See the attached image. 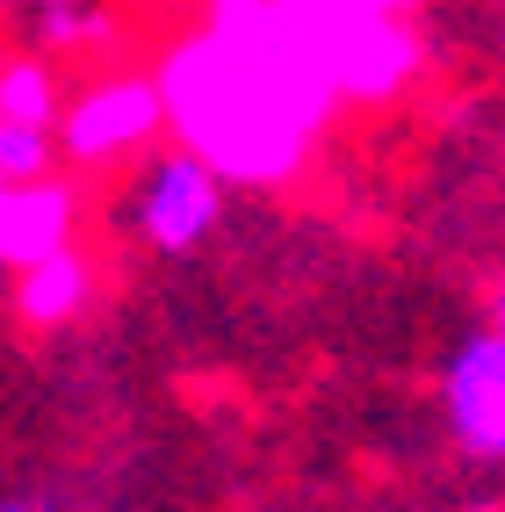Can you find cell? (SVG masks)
<instances>
[{
  "instance_id": "8992f818",
  "label": "cell",
  "mask_w": 505,
  "mask_h": 512,
  "mask_svg": "<svg viewBox=\"0 0 505 512\" xmlns=\"http://www.w3.org/2000/svg\"><path fill=\"white\" fill-rule=\"evenodd\" d=\"M80 217L87 202L73 181H0V267L22 275V267H37L51 253H73L80 246Z\"/></svg>"
},
{
  "instance_id": "4fadbf2b",
  "label": "cell",
  "mask_w": 505,
  "mask_h": 512,
  "mask_svg": "<svg viewBox=\"0 0 505 512\" xmlns=\"http://www.w3.org/2000/svg\"><path fill=\"white\" fill-rule=\"evenodd\" d=\"M0 512H37V505H22V498H8V505H0Z\"/></svg>"
},
{
  "instance_id": "277c9868",
  "label": "cell",
  "mask_w": 505,
  "mask_h": 512,
  "mask_svg": "<svg viewBox=\"0 0 505 512\" xmlns=\"http://www.w3.org/2000/svg\"><path fill=\"white\" fill-rule=\"evenodd\" d=\"M123 217H130V231H138L159 260H188L202 238L224 224V174H217V166H202L188 145L145 152L138 174H130Z\"/></svg>"
},
{
  "instance_id": "8fae6325",
  "label": "cell",
  "mask_w": 505,
  "mask_h": 512,
  "mask_svg": "<svg viewBox=\"0 0 505 512\" xmlns=\"http://www.w3.org/2000/svg\"><path fill=\"white\" fill-rule=\"evenodd\" d=\"M15 8H29V15H58V8H94V0H15Z\"/></svg>"
},
{
  "instance_id": "30bf717a",
  "label": "cell",
  "mask_w": 505,
  "mask_h": 512,
  "mask_svg": "<svg viewBox=\"0 0 505 512\" xmlns=\"http://www.w3.org/2000/svg\"><path fill=\"white\" fill-rule=\"evenodd\" d=\"M101 37H109V22H101L94 8H58V15H29V51H44V58H73V51H94Z\"/></svg>"
},
{
  "instance_id": "3957f363",
  "label": "cell",
  "mask_w": 505,
  "mask_h": 512,
  "mask_svg": "<svg viewBox=\"0 0 505 512\" xmlns=\"http://www.w3.org/2000/svg\"><path fill=\"white\" fill-rule=\"evenodd\" d=\"M166 138V94L159 73H94L58 116V159L73 174H109V166L145 159Z\"/></svg>"
},
{
  "instance_id": "ba28073f",
  "label": "cell",
  "mask_w": 505,
  "mask_h": 512,
  "mask_svg": "<svg viewBox=\"0 0 505 512\" xmlns=\"http://www.w3.org/2000/svg\"><path fill=\"white\" fill-rule=\"evenodd\" d=\"M65 101H73V94L58 87V58H44V51H8V58H0V123L58 130Z\"/></svg>"
},
{
  "instance_id": "9c48e42d",
  "label": "cell",
  "mask_w": 505,
  "mask_h": 512,
  "mask_svg": "<svg viewBox=\"0 0 505 512\" xmlns=\"http://www.w3.org/2000/svg\"><path fill=\"white\" fill-rule=\"evenodd\" d=\"M58 130H37V123H0V181H44L58 174Z\"/></svg>"
},
{
  "instance_id": "7c38bea8",
  "label": "cell",
  "mask_w": 505,
  "mask_h": 512,
  "mask_svg": "<svg viewBox=\"0 0 505 512\" xmlns=\"http://www.w3.org/2000/svg\"><path fill=\"white\" fill-rule=\"evenodd\" d=\"M484 318H491V325H505V275H498V282H491V296H484Z\"/></svg>"
},
{
  "instance_id": "5b68a950",
  "label": "cell",
  "mask_w": 505,
  "mask_h": 512,
  "mask_svg": "<svg viewBox=\"0 0 505 512\" xmlns=\"http://www.w3.org/2000/svg\"><path fill=\"white\" fill-rule=\"evenodd\" d=\"M441 419L455 448L484 469H505V325H477L441 368Z\"/></svg>"
},
{
  "instance_id": "52a82bcc",
  "label": "cell",
  "mask_w": 505,
  "mask_h": 512,
  "mask_svg": "<svg viewBox=\"0 0 505 512\" xmlns=\"http://www.w3.org/2000/svg\"><path fill=\"white\" fill-rule=\"evenodd\" d=\"M94 303V260L73 246V253H51L37 267H22V275H8V311L15 325L29 332H58V325H73L80 311Z\"/></svg>"
},
{
  "instance_id": "7a4b0ae2",
  "label": "cell",
  "mask_w": 505,
  "mask_h": 512,
  "mask_svg": "<svg viewBox=\"0 0 505 512\" xmlns=\"http://www.w3.org/2000/svg\"><path fill=\"white\" fill-rule=\"evenodd\" d=\"M318 22L325 73L347 109H390L426 80V37L412 8L419 0H303Z\"/></svg>"
},
{
  "instance_id": "5bb4252c",
  "label": "cell",
  "mask_w": 505,
  "mask_h": 512,
  "mask_svg": "<svg viewBox=\"0 0 505 512\" xmlns=\"http://www.w3.org/2000/svg\"><path fill=\"white\" fill-rule=\"evenodd\" d=\"M462 512H505V505H491V498H484V505H462Z\"/></svg>"
},
{
  "instance_id": "6da1fadb",
  "label": "cell",
  "mask_w": 505,
  "mask_h": 512,
  "mask_svg": "<svg viewBox=\"0 0 505 512\" xmlns=\"http://www.w3.org/2000/svg\"><path fill=\"white\" fill-rule=\"evenodd\" d=\"M152 73L166 138L217 166L224 188H289L332 109H347L303 0H202V22L152 58Z\"/></svg>"
}]
</instances>
